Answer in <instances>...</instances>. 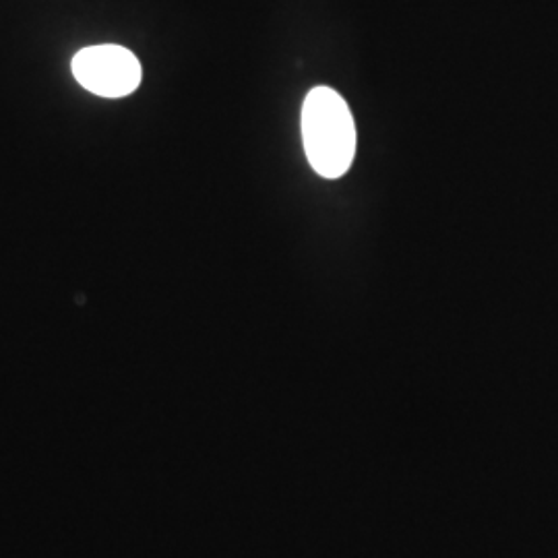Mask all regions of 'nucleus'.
I'll return each instance as SVG.
<instances>
[{"instance_id": "obj_1", "label": "nucleus", "mask_w": 558, "mask_h": 558, "mask_svg": "<svg viewBox=\"0 0 558 558\" xmlns=\"http://www.w3.org/2000/svg\"><path fill=\"white\" fill-rule=\"evenodd\" d=\"M302 140L311 168L341 179L356 156V124L350 106L331 87H315L302 106Z\"/></svg>"}, {"instance_id": "obj_2", "label": "nucleus", "mask_w": 558, "mask_h": 558, "mask_svg": "<svg viewBox=\"0 0 558 558\" xmlns=\"http://www.w3.org/2000/svg\"><path fill=\"white\" fill-rule=\"evenodd\" d=\"M73 75L80 85L96 96L122 98L140 87L141 64L131 50L101 44L75 54Z\"/></svg>"}]
</instances>
